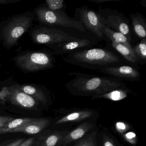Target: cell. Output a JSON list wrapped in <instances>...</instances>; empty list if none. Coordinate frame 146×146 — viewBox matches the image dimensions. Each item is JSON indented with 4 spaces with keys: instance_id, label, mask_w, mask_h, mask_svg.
<instances>
[{
    "instance_id": "obj_1",
    "label": "cell",
    "mask_w": 146,
    "mask_h": 146,
    "mask_svg": "<svg viewBox=\"0 0 146 146\" xmlns=\"http://www.w3.org/2000/svg\"><path fill=\"white\" fill-rule=\"evenodd\" d=\"M68 75L75 76V77L67 83L65 86L71 92L78 95H92L94 97L117 89L127 88L121 81L110 77L77 72H70Z\"/></svg>"
},
{
    "instance_id": "obj_2",
    "label": "cell",
    "mask_w": 146,
    "mask_h": 146,
    "mask_svg": "<svg viewBox=\"0 0 146 146\" xmlns=\"http://www.w3.org/2000/svg\"><path fill=\"white\" fill-rule=\"evenodd\" d=\"M63 60L68 64L96 71L125 64L123 58L112 51L100 48L76 51L67 54Z\"/></svg>"
},
{
    "instance_id": "obj_3",
    "label": "cell",
    "mask_w": 146,
    "mask_h": 146,
    "mask_svg": "<svg viewBox=\"0 0 146 146\" xmlns=\"http://www.w3.org/2000/svg\"><path fill=\"white\" fill-rule=\"evenodd\" d=\"M74 20L80 23L85 29L88 30L101 40H105V25L103 19L97 11L88 7H77L75 10Z\"/></svg>"
},
{
    "instance_id": "obj_4",
    "label": "cell",
    "mask_w": 146,
    "mask_h": 146,
    "mask_svg": "<svg viewBox=\"0 0 146 146\" xmlns=\"http://www.w3.org/2000/svg\"><path fill=\"white\" fill-rule=\"evenodd\" d=\"M36 13L39 21L45 24L73 28L81 32L86 31L80 23L70 18L65 12L52 11L47 7H43L37 9Z\"/></svg>"
},
{
    "instance_id": "obj_5",
    "label": "cell",
    "mask_w": 146,
    "mask_h": 146,
    "mask_svg": "<svg viewBox=\"0 0 146 146\" xmlns=\"http://www.w3.org/2000/svg\"><path fill=\"white\" fill-rule=\"evenodd\" d=\"M17 62L19 66L25 71L35 72L54 67V58L43 52L27 53L18 56Z\"/></svg>"
},
{
    "instance_id": "obj_6",
    "label": "cell",
    "mask_w": 146,
    "mask_h": 146,
    "mask_svg": "<svg viewBox=\"0 0 146 146\" xmlns=\"http://www.w3.org/2000/svg\"><path fill=\"white\" fill-rule=\"evenodd\" d=\"M97 12L103 19L105 25L124 35L131 42V30L129 19L116 10L103 9L100 7Z\"/></svg>"
},
{
    "instance_id": "obj_7",
    "label": "cell",
    "mask_w": 146,
    "mask_h": 146,
    "mask_svg": "<svg viewBox=\"0 0 146 146\" xmlns=\"http://www.w3.org/2000/svg\"><path fill=\"white\" fill-rule=\"evenodd\" d=\"M31 36L36 43L48 46L79 39L64 31L48 27L35 30L32 32Z\"/></svg>"
},
{
    "instance_id": "obj_8",
    "label": "cell",
    "mask_w": 146,
    "mask_h": 146,
    "mask_svg": "<svg viewBox=\"0 0 146 146\" xmlns=\"http://www.w3.org/2000/svg\"><path fill=\"white\" fill-rule=\"evenodd\" d=\"M0 100L4 103L8 100L13 105L24 109L36 110L37 108L36 101L22 91L19 85L3 88L0 91Z\"/></svg>"
},
{
    "instance_id": "obj_9",
    "label": "cell",
    "mask_w": 146,
    "mask_h": 146,
    "mask_svg": "<svg viewBox=\"0 0 146 146\" xmlns=\"http://www.w3.org/2000/svg\"><path fill=\"white\" fill-rule=\"evenodd\" d=\"M32 22L31 18L27 16L14 17L4 29L3 35L6 44L10 47L14 46L29 29Z\"/></svg>"
},
{
    "instance_id": "obj_10",
    "label": "cell",
    "mask_w": 146,
    "mask_h": 146,
    "mask_svg": "<svg viewBox=\"0 0 146 146\" xmlns=\"http://www.w3.org/2000/svg\"><path fill=\"white\" fill-rule=\"evenodd\" d=\"M97 71L104 73L110 77L124 81H139L141 77L140 72L133 66L123 65L113 67L102 68Z\"/></svg>"
},
{
    "instance_id": "obj_11",
    "label": "cell",
    "mask_w": 146,
    "mask_h": 146,
    "mask_svg": "<svg viewBox=\"0 0 146 146\" xmlns=\"http://www.w3.org/2000/svg\"><path fill=\"white\" fill-rule=\"evenodd\" d=\"M96 44V41L85 38H79L76 40L65 42L49 45L53 49L54 53L58 55H63L71 53L76 51L88 49Z\"/></svg>"
},
{
    "instance_id": "obj_12",
    "label": "cell",
    "mask_w": 146,
    "mask_h": 146,
    "mask_svg": "<svg viewBox=\"0 0 146 146\" xmlns=\"http://www.w3.org/2000/svg\"><path fill=\"white\" fill-rule=\"evenodd\" d=\"M50 120L48 119L35 118L29 123L24 125L21 127L10 131L9 133L22 132L29 135H35L41 132L50 124Z\"/></svg>"
},
{
    "instance_id": "obj_13",
    "label": "cell",
    "mask_w": 146,
    "mask_h": 146,
    "mask_svg": "<svg viewBox=\"0 0 146 146\" xmlns=\"http://www.w3.org/2000/svg\"><path fill=\"white\" fill-rule=\"evenodd\" d=\"M129 17L135 35L141 40L146 38V22L144 16L137 12L131 13Z\"/></svg>"
},
{
    "instance_id": "obj_14",
    "label": "cell",
    "mask_w": 146,
    "mask_h": 146,
    "mask_svg": "<svg viewBox=\"0 0 146 146\" xmlns=\"http://www.w3.org/2000/svg\"><path fill=\"white\" fill-rule=\"evenodd\" d=\"M93 125L85 122L81 124L77 128L65 136L60 143L59 145L65 146L73 141L82 138L87 132L93 127Z\"/></svg>"
},
{
    "instance_id": "obj_15",
    "label": "cell",
    "mask_w": 146,
    "mask_h": 146,
    "mask_svg": "<svg viewBox=\"0 0 146 146\" xmlns=\"http://www.w3.org/2000/svg\"><path fill=\"white\" fill-rule=\"evenodd\" d=\"M104 35L105 37H107L111 42L124 45L134 52L133 47L131 45L127 37L120 32H117L106 25L104 28Z\"/></svg>"
},
{
    "instance_id": "obj_16",
    "label": "cell",
    "mask_w": 146,
    "mask_h": 146,
    "mask_svg": "<svg viewBox=\"0 0 146 146\" xmlns=\"http://www.w3.org/2000/svg\"><path fill=\"white\" fill-rule=\"evenodd\" d=\"M111 46L123 58L129 63L132 64L140 63L141 60L136 55L134 52L124 45L111 42Z\"/></svg>"
},
{
    "instance_id": "obj_17",
    "label": "cell",
    "mask_w": 146,
    "mask_h": 146,
    "mask_svg": "<svg viewBox=\"0 0 146 146\" xmlns=\"http://www.w3.org/2000/svg\"><path fill=\"white\" fill-rule=\"evenodd\" d=\"M19 89L24 93L30 96L35 100L46 105L47 99L45 93L37 87L30 85H19Z\"/></svg>"
},
{
    "instance_id": "obj_18",
    "label": "cell",
    "mask_w": 146,
    "mask_h": 146,
    "mask_svg": "<svg viewBox=\"0 0 146 146\" xmlns=\"http://www.w3.org/2000/svg\"><path fill=\"white\" fill-rule=\"evenodd\" d=\"M130 92L131 90L127 88H118L106 94L94 96L93 99L104 98L114 101H118L126 98L128 94Z\"/></svg>"
},
{
    "instance_id": "obj_19",
    "label": "cell",
    "mask_w": 146,
    "mask_h": 146,
    "mask_svg": "<svg viewBox=\"0 0 146 146\" xmlns=\"http://www.w3.org/2000/svg\"><path fill=\"white\" fill-rule=\"evenodd\" d=\"M93 112L91 111H83L75 112L70 113L62 118L58 120L54 123L55 125L67 122H77L82 121L92 116Z\"/></svg>"
},
{
    "instance_id": "obj_20",
    "label": "cell",
    "mask_w": 146,
    "mask_h": 146,
    "mask_svg": "<svg viewBox=\"0 0 146 146\" xmlns=\"http://www.w3.org/2000/svg\"><path fill=\"white\" fill-rule=\"evenodd\" d=\"M66 135L65 132H56L47 136L42 139H39L37 146H56L59 145L61 140Z\"/></svg>"
},
{
    "instance_id": "obj_21",
    "label": "cell",
    "mask_w": 146,
    "mask_h": 146,
    "mask_svg": "<svg viewBox=\"0 0 146 146\" xmlns=\"http://www.w3.org/2000/svg\"><path fill=\"white\" fill-rule=\"evenodd\" d=\"M35 118L25 117L14 119L5 125L0 128V135L9 133L10 131L23 126L24 125L31 122Z\"/></svg>"
},
{
    "instance_id": "obj_22",
    "label": "cell",
    "mask_w": 146,
    "mask_h": 146,
    "mask_svg": "<svg viewBox=\"0 0 146 146\" xmlns=\"http://www.w3.org/2000/svg\"><path fill=\"white\" fill-rule=\"evenodd\" d=\"M134 53L141 60H146V38L142 39L141 42L133 47Z\"/></svg>"
},
{
    "instance_id": "obj_23",
    "label": "cell",
    "mask_w": 146,
    "mask_h": 146,
    "mask_svg": "<svg viewBox=\"0 0 146 146\" xmlns=\"http://www.w3.org/2000/svg\"><path fill=\"white\" fill-rule=\"evenodd\" d=\"M64 1V0H47L46 2L49 10L64 12L66 8Z\"/></svg>"
},
{
    "instance_id": "obj_24",
    "label": "cell",
    "mask_w": 146,
    "mask_h": 146,
    "mask_svg": "<svg viewBox=\"0 0 146 146\" xmlns=\"http://www.w3.org/2000/svg\"><path fill=\"white\" fill-rule=\"evenodd\" d=\"M96 133L93 131L81 140L75 146H96Z\"/></svg>"
},
{
    "instance_id": "obj_25",
    "label": "cell",
    "mask_w": 146,
    "mask_h": 146,
    "mask_svg": "<svg viewBox=\"0 0 146 146\" xmlns=\"http://www.w3.org/2000/svg\"><path fill=\"white\" fill-rule=\"evenodd\" d=\"M25 140L23 138L9 140L0 144V146H19L21 145Z\"/></svg>"
},
{
    "instance_id": "obj_26",
    "label": "cell",
    "mask_w": 146,
    "mask_h": 146,
    "mask_svg": "<svg viewBox=\"0 0 146 146\" xmlns=\"http://www.w3.org/2000/svg\"><path fill=\"white\" fill-rule=\"evenodd\" d=\"M125 139L132 144H135L136 143V135L133 132H129L124 134L123 135Z\"/></svg>"
},
{
    "instance_id": "obj_27",
    "label": "cell",
    "mask_w": 146,
    "mask_h": 146,
    "mask_svg": "<svg viewBox=\"0 0 146 146\" xmlns=\"http://www.w3.org/2000/svg\"><path fill=\"white\" fill-rule=\"evenodd\" d=\"M116 129L119 133H122L125 132L128 129V126L125 123L121 122H118L116 123Z\"/></svg>"
},
{
    "instance_id": "obj_28",
    "label": "cell",
    "mask_w": 146,
    "mask_h": 146,
    "mask_svg": "<svg viewBox=\"0 0 146 146\" xmlns=\"http://www.w3.org/2000/svg\"><path fill=\"white\" fill-rule=\"evenodd\" d=\"M14 119V117H13L6 116H0V128Z\"/></svg>"
},
{
    "instance_id": "obj_29",
    "label": "cell",
    "mask_w": 146,
    "mask_h": 146,
    "mask_svg": "<svg viewBox=\"0 0 146 146\" xmlns=\"http://www.w3.org/2000/svg\"><path fill=\"white\" fill-rule=\"evenodd\" d=\"M123 0H88L90 2H94L97 4H103L106 2H112V1H119Z\"/></svg>"
},
{
    "instance_id": "obj_30",
    "label": "cell",
    "mask_w": 146,
    "mask_h": 146,
    "mask_svg": "<svg viewBox=\"0 0 146 146\" xmlns=\"http://www.w3.org/2000/svg\"><path fill=\"white\" fill-rule=\"evenodd\" d=\"M34 143V138H29L25 141L21 145L19 146H31Z\"/></svg>"
},
{
    "instance_id": "obj_31",
    "label": "cell",
    "mask_w": 146,
    "mask_h": 146,
    "mask_svg": "<svg viewBox=\"0 0 146 146\" xmlns=\"http://www.w3.org/2000/svg\"><path fill=\"white\" fill-rule=\"evenodd\" d=\"M19 0H0V5L12 4L19 2Z\"/></svg>"
},
{
    "instance_id": "obj_32",
    "label": "cell",
    "mask_w": 146,
    "mask_h": 146,
    "mask_svg": "<svg viewBox=\"0 0 146 146\" xmlns=\"http://www.w3.org/2000/svg\"><path fill=\"white\" fill-rule=\"evenodd\" d=\"M104 146H114V145L111 139L108 138L104 141Z\"/></svg>"
},
{
    "instance_id": "obj_33",
    "label": "cell",
    "mask_w": 146,
    "mask_h": 146,
    "mask_svg": "<svg viewBox=\"0 0 146 146\" xmlns=\"http://www.w3.org/2000/svg\"><path fill=\"white\" fill-rule=\"evenodd\" d=\"M141 5L142 6L144 7H146V0H143V1H142L140 3Z\"/></svg>"
}]
</instances>
